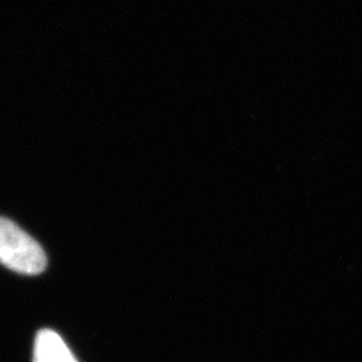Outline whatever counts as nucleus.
<instances>
[{
	"label": "nucleus",
	"mask_w": 362,
	"mask_h": 362,
	"mask_svg": "<svg viewBox=\"0 0 362 362\" xmlns=\"http://www.w3.org/2000/svg\"><path fill=\"white\" fill-rule=\"evenodd\" d=\"M34 362L78 361L58 333L43 329L35 337Z\"/></svg>",
	"instance_id": "nucleus-2"
},
{
	"label": "nucleus",
	"mask_w": 362,
	"mask_h": 362,
	"mask_svg": "<svg viewBox=\"0 0 362 362\" xmlns=\"http://www.w3.org/2000/svg\"><path fill=\"white\" fill-rule=\"evenodd\" d=\"M0 263L19 274L38 275L46 270L47 258L35 239L0 216Z\"/></svg>",
	"instance_id": "nucleus-1"
}]
</instances>
